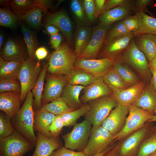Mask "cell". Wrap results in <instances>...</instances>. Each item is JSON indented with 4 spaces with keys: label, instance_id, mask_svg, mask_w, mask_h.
Segmentation results:
<instances>
[{
    "label": "cell",
    "instance_id": "obj_1",
    "mask_svg": "<svg viewBox=\"0 0 156 156\" xmlns=\"http://www.w3.org/2000/svg\"><path fill=\"white\" fill-rule=\"evenodd\" d=\"M76 59L73 47L67 42H63L51 55L47 71L53 75L67 76L73 68Z\"/></svg>",
    "mask_w": 156,
    "mask_h": 156
},
{
    "label": "cell",
    "instance_id": "obj_2",
    "mask_svg": "<svg viewBox=\"0 0 156 156\" xmlns=\"http://www.w3.org/2000/svg\"><path fill=\"white\" fill-rule=\"evenodd\" d=\"M33 96L32 92L30 91L18 113L12 120V125L15 129L35 146L37 142V136L34 132Z\"/></svg>",
    "mask_w": 156,
    "mask_h": 156
},
{
    "label": "cell",
    "instance_id": "obj_3",
    "mask_svg": "<svg viewBox=\"0 0 156 156\" xmlns=\"http://www.w3.org/2000/svg\"><path fill=\"white\" fill-rule=\"evenodd\" d=\"M39 61L29 57L22 62L18 75L21 88V102L25 99L37 80L42 68Z\"/></svg>",
    "mask_w": 156,
    "mask_h": 156
},
{
    "label": "cell",
    "instance_id": "obj_4",
    "mask_svg": "<svg viewBox=\"0 0 156 156\" xmlns=\"http://www.w3.org/2000/svg\"><path fill=\"white\" fill-rule=\"evenodd\" d=\"M92 128L91 123L86 119L75 124L70 132L62 136L64 147L78 152L83 151L88 144Z\"/></svg>",
    "mask_w": 156,
    "mask_h": 156
},
{
    "label": "cell",
    "instance_id": "obj_5",
    "mask_svg": "<svg viewBox=\"0 0 156 156\" xmlns=\"http://www.w3.org/2000/svg\"><path fill=\"white\" fill-rule=\"evenodd\" d=\"M90 109L85 115L86 119L93 127L101 125L111 111L118 105L116 100L111 95L102 97L88 103Z\"/></svg>",
    "mask_w": 156,
    "mask_h": 156
},
{
    "label": "cell",
    "instance_id": "obj_6",
    "mask_svg": "<svg viewBox=\"0 0 156 156\" xmlns=\"http://www.w3.org/2000/svg\"><path fill=\"white\" fill-rule=\"evenodd\" d=\"M34 146L15 130L9 136L0 138V156H23Z\"/></svg>",
    "mask_w": 156,
    "mask_h": 156
},
{
    "label": "cell",
    "instance_id": "obj_7",
    "mask_svg": "<svg viewBox=\"0 0 156 156\" xmlns=\"http://www.w3.org/2000/svg\"><path fill=\"white\" fill-rule=\"evenodd\" d=\"M129 114L126 118L125 125L121 131L114 136V141L126 137L141 128L156 114L133 105L129 106Z\"/></svg>",
    "mask_w": 156,
    "mask_h": 156
},
{
    "label": "cell",
    "instance_id": "obj_8",
    "mask_svg": "<svg viewBox=\"0 0 156 156\" xmlns=\"http://www.w3.org/2000/svg\"><path fill=\"white\" fill-rule=\"evenodd\" d=\"M118 59L130 66L145 78L149 79L151 78V72L146 58L136 45L134 38Z\"/></svg>",
    "mask_w": 156,
    "mask_h": 156
},
{
    "label": "cell",
    "instance_id": "obj_9",
    "mask_svg": "<svg viewBox=\"0 0 156 156\" xmlns=\"http://www.w3.org/2000/svg\"><path fill=\"white\" fill-rule=\"evenodd\" d=\"M114 136L101 125L92 126L88 144L82 152L86 156H94L113 144Z\"/></svg>",
    "mask_w": 156,
    "mask_h": 156
},
{
    "label": "cell",
    "instance_id": "obj_10",
    "mask_svg": "<svg viewBox=\"0 0 156 156\" xmlns=\"http://www.w3.org/2000/svg\"><path fill=\"white\" fill-rule=\"evenodd\" d=\"M152 122H147L143 126L128 135L119 145V156H136L140 145L151 130Z\"/></svg>",
    "mask_w": 156,
    "mask_h": 156
},
{
    "label": "cell",
    "instance_id": "obj_11",
    "mask_svg": "<svg viewBox=\"0 0 156 156\" xmlns=\"http://www.w3.org/2000/svg\"><path fill=\"white\" fill-rule=\"evenodd\" d=\"M110 26L103 23L99 22L92 29L91 37L88 45L77 58L96 59L104 44L106 36Z\"/></svg>",
    "mask_w": 156,
    "mask_h": 156
},
{
    "label": "cell",
    "instance_id": "obj_12",
    "mask_svg": "<svg viewBox=\"0 0 156 156\" xmlns=\"http://www.w3.org/2000/svg\"><path fill=\"white\" fill-rule=\"evenodd\" d=\"M134 32L114 38L104 44L99 53L97 58H107L114 61L128 47L131 39L135 36Z\"/></svg>",
    "mask_w": 156,
    "mask_h": 156
},
{
    "label": "cell",
    "instance_id": "obj_13",
    "mask_svg": "<svg viewBox=\"0 0 156 156\" xmlns=\"http://www.w3.org/2000/svg\"><path fill=\"white\" fill-rule=\"evenodd\" d=\"M114 61L107 58L87 59L77 58L73 68L81 69L98 76H103L112 69Z\"/></svg>",
    "mask_w": 156,
    "mask_h": 156
},
{
    "label": "cell",
    "instance_id": "obj_14",
    "mask_svg": "<svg viewBox=\"0 0 156 156\" xmlns=\"http://www.w3.org/2000/svg\"><path fill=\"white\" fill-rule=\"evenodd\" d=\"M46 26L53 25L56 27L65 37L66 42L73 47V28L72 22L67 13L63 10L49 13L46 18Z\"/></svg>",
    "mask_w": 156,
    "mask_h": 156
},
{
    "label": "cell",
    "instance_id": "obj_15",
    "mask_svg": "<svg viewBox=\"0 0 156 156\" xmlns=\"http://www.w3.org/2000/svg\"><path fill=\"white\" fill-rule=\"evenodd\" d=\"M129 111V107L118 104L103 121L101 126L114 136L124 127Z\"/></svg>",
    "mask_w": 156,
    "mask_h": 156
},
{
    "label": "cell",
    "instance_id": "obj_16",
    "mask_svg": "<svg viewBox=\"0 0 156 156\" xmlns=\"http://www.w3.org/2000/svg\"><path fill=\"white\" fill-rule=\"evenodd\" d=\"M46 83L42 94V100L44 103L61 97L64 88L68 83L67 77L64 75H47Z\"/></svg>",
    "mask_w": 156,
    "mask_h": 156
},
{
    "label": "cell",
    "instance_id": "obj_17",
    "mask_svg": "<svg viewBox=\"0 0 156 156\" xmlns=\"http://www.w3.org/2000/svg\"><path fill=\"white\" fill-rule=\"evenodd\" d=\"M145 86L143 82L127 88L112 91L111 95L116 101L118 104L129 107L133 105L141 94Z\"/></svg>",
    "mask_w": 156,
    "mask_h": 156
},
{
    "label": "cell",
    "instance_id": "obj_18",
    "mask_svg": "<svg viewBox=\"0 0 156 156\" xmlns=\"http://www.w3.org/2000/svg\"><path fill=\"white\" fill-rule=\"evenodd\" d=\"M27 51L22 41L10 38L1 52L0 57L6 61H23L27 58Z\"/></svg>",
    "mask_w": 156,
    "mask_h": 156
},
{
    "label": "cell",
    "instance_id": "obj_19",
    "mask_svg": "<svg viewBox=\"0 0 156 156\" xmlns=\"http://www.w3.org/2000/svg\"><path fill=\"white\" fill-rule=\"evenodd\" d=\"M83 89L84 93L80 100L83 104L102 97L110 95L112 92L104 82L103 76L99 77Z\"/></svg>",
    "mask_w": 156,
    "mask_h": 156
},
{
    "label": "cell",
    "instance_id": "obj_20",
    "mask_svg": "<svg viewBox=\"0 0 156 156\" xmlns=\"http://www.w3.org/2000/svg\"><path fill=\"white\" fill-rule=\"evenodd\" d=\"M21 92H9L0 94V109L13 119L19 110Z\"/></svg>",
    "mask_w": 156,
    "mask_h": 156
},
{
    "label": "cell",
    "instance_id": "obj_21",
    "mask_svg": "<svg viewBox=\"0 0 156 156\" xmlns=\"http://www.w3.org/2000/svg\"><path fill=\"white\" fill-rule=\"evenodd\" d=\"M36 146L32 156H50L54 151L62 145L59 136L48 138L38 132Z\"/></svg>",
    "mask_w": 156,
    "mask_h": 156
},
{
    "label": "cell",
    "instance_id": "obj_22",
    "mask_svg": "<svg viewBox=\"0 0 156 156\" xmlns=\"http://www.w3.org/2000/svg\"><path fill=\"white\" fill-rule=\"evenodd\" d=\"M55 116L42 107L37 109L34 113V130L48 138L53 137L50 128Z\"/></svg>",
    "mask_w": 156,
    "mask_h": 156
},
{
    "label": "cell",
    "instance_id": "obj_23",
    "mask_svg": "<svg viewBox=\"0 0 156 156\" xmlns=\"http://www.w3.org/2000/svg\"><path fill=\"white\" fill-rule=\"evenodd\" d=\"M138 48L144 54L150 62L156 56V36L150 34H141L134 37Z\"/></svg>",
    "mask_w": 156,
    "mask_h": 156
},
{
    "label": "cell",
    "instance_id": "obj_24",
    "mask_svg": "<svg viewBox=\"0 0 156 156\" xmlns=\"http://www.w3.org/2000/svg\"><path fill=\"white\" fill-rule=\"evenodd\" d=\"M85 87L67 83L64 87L61 97L69 107L74 110L77 109L83 105L79 99V95Z\"/></svg>",
    "mask_w": 156,
    "mask_h": 156
},
{
    "label": "cell",
    "instance_id": "obj_25",
    "mask_svg": "<svg viewBox=\"0 0 156 156\" xmlns=\"http://www.w3.org/2000/svg\"><path fill=\"white\" fill-rule=\"evenodd\" d=\"M133 105L156 114V92L151 85L145 86L141 94Z\"/></svg>",
    "mask_w": 156,
    "mask_h": 156
},
{
    "label": "cell",
    "instance_id": "obj_26",
    "mask_svg": "<svg viewBox=\"0 0 156 156\" xmlns=\"http://www.w3.org/2000/svg\"><path fill=\"white\" fill-rule=\"evenodd\" d=\"M92 29L89 26H83L77 28L75 34L74 43L76 58L88 45L91 37Z\"/></svg>",
    "mask_w": 156,
    "mask_h": 156
},
{
    "label": "cell",
    "instance_id": "obj_27",
    "mask_svg": "<svg viewBox=\"0 0 156 156\" xmlns=\"http://www.w3.org/2000/svg\"><path fill=\"white\" fill-rule=\"evenodd\" d=\"M0 60V79L18 80L19 73L23 61H6L1 57Z\"/></svg>",
    "mask_w": 156,
    "mask_h": 156
},
{
    "label": "cell",
    "instance_id": "obj_28",
    "mask_svg": "<svg viewBox=\"0 0 156 156\" xmlns=\"http://www.w3.org/2000/svg\"><path fill=\"white\" fill-rule=\"evenodd\" d=\"M66 77L68 82L69 84L86 87L100 76L95 75L81 69L73 68L69 75Z\"/></svg>",
    "mask_w": 156,
    "mask_h": 156
},
{
    "label": "cell",
    "instance_id": "obj_29",
    "mask_svg": "<svg viewBox=\"0 0 156 156\" xmlns=\"http://www.w3.org/2000/svg\"><path fill=\"white\" fill-rule=\"evenodd\" d=\"M131 10L127 8L118 6L105 11L99 17V22L110 25L114 22L122 20L128 16Z\"/></svg>",
    "mask_w": 156,
    "mask_h": 156
},
{
    "label": "cell",
    "instance_id": "obj_30",
    "mask_svg": "<svg viewBox=\"0 0 156 156\" xmlns=\"http://www.w3.org/2000/svg\"><path fill=\"white\" fill-rule=\"evenodd\" d=\"M156 150V125L141 143L136 156H148Z\"/></svg>",
    "mask_w": 156,
    "mask_h": 156
},
{
    "label": "cell",
    "instance_id": "obj_31",
    "mask_svg": "<svg viewBox=\"0 0 156 156\" xmlns=\"http://www.w3.org/2000/svg\"><path fill=\"white\" fill-rule=\"evenodd\" d=\"M139 21V29L135 36L141 34H150L156 36V18L148 16L144 12L136 14Z\"/></svg>",
    "mask_w": 156,
    "mask_h": 156
},
{
    "label": "cell",
    "instance_id": "obj_32",
    "mask_svg": "<svg viewBox=\"0 0 156 156\" xmlns=\"http://www.w3.org/2000/svg\"><path fill=\"white\" fill-rule=\"evenodd\" d=\"M114 69L118 73L128 87L139 83L138 78L135 74L127 66L120 62L114 61Z\"/></svg>",
    "mask_w": 156,
    "mask_h": 156
},
{
    "label": "cell",
    "instance_id": "obj_33",
    "mask_svg": "<svg viewBox=\"0 0 156 156\" xmlns=\"http://www.w3.org/2000/svg\"><path fill=\"white\" fill-rule=\"evenodd\" d=\"M21 30L29 57L35 59V50L38 44L36 33L25 25H22Z\"/></svg>",
    "mask_w": 156,
    "mask_h": 156
},
{
    "label": "cell",
    "instance_id": "obj_34",
    "mask_svg": "<svg viewBox=\"0 0 156 156\" xmlns=\"http://www.w3.org/2000/svg\"><path fill=\"white\" fill-rule=\"evenodd\" d=\"M42 12L40 8L36 6L33 8L25 14L18 16L21 20L24 22L31 28L36 29L41 25Z\"/></svg>",
    "mask_w": 156,
    "mask_h": 156
},
{
    "label": "cell",
    "instance_id": "obj_35",
    "mask_svg": "<svg viewBox=\"0 0 156 156\" xmlns=\"http://www.w3.org/2000/svg\"><path fill=\"white\" fill-rule=\"evenodd\" d=\"M48 63L44 64L37 80L32 89V93L34 97V104L37 109L40 108L42 97L43 85Z\"/></svg>",
    "mask_w": 156,
    "mask_h": 156
},
{
    "label": "cell",
    "instance_id": "obj_36",
    "mask_svg": "<svg viewBox=\"0 0 156 156\" xmlns=\"http://www.w3.org/2000/svg\"><path fill=\"white\" fill-rule=\"evenodd\" d=\"M103 77L104 82L112 92L128 88L113 67L103 75Z\"/></svg>",
    "mask_w": 156,
    "mask_h": 156
},
{
    "label": "cell",
    "instance_id": "obj_37",
    "mask_svg": "<svg viewBox=\"0 0 156 156\" xmlns=\"http://www.w3.org/2000/svg\"><path fill=\"white\" fill-rule=\"evenodd\" d=\"M70 8L75 18L77 28L83 26H89L86 16L83 0H72Z\"/></svg>",
    "mask_w": 156,
    "mask_h": 156
},
{
    "label": "cell",
    "instance_id": "obj_38",
    "mask_svg": "<svg viewBox=\"0 0 156 156\" xmlns=\"http://www.w3.org/2000/svg\"><path fill=\"white\" fill-rule=\"evenodd\" d=\"M90 109V106L88 103L83 104L77 109L61 115L64 126L70 127L74 126L76 123L77 120L81 116H85Z\"/></svg>",
    "mask_w": 156,
    "mask_h": 156
},
{
    "label": "cell",
    "instance_id": "obj_39",
    "mask_svg": "<svg viewBox=\"0 0 156 156\" xmlns=\"http://www.w3.org/2000/svg\"><path fill=\"white\" fill-rule=\"evenodd\" d=\"M21 20L18 16L12 12L10 7L0 8V25L10 28H16Z\"/></svg>",
    "mask_w": 156,
    "mask_h": 156
},
{
    "label": "cell",
    "instance_id": "obj_40",
    "mask_svg": "<svg viewBox=\"0 0 156 156\" xmlns=\"http://www.w3.org/2000/svg\"><path fill=\"white\" fill-rule=\"evenodd\" d=\"M41 107L56 116L75 110L69 107L61 97L44 105Z\"/></svg>",
    "mask_w": 156,
    "mask_h": 156
},
{
    "label": "cell",
    "instance_id": "obj_41",
    "mask_svg": "<svg viewBox=\"0 0 156 156\" xmlns=\"http://www.w3.org/2000/svg\"><path fill=\"white\" fill-rule=\"evenodd\" d=\"M10 8L16 15H22L33 8L38 6L34 0H9Z\"/></svg>",
    "mask_w": 156,
    "mask_h": 156
},
{
    "label": "cell",
    "instance_id": "obj_42",
    "mask_svg": "<svg viewBox=\"0 0 156 156\" xmlns=\"http://www.w3.org/2000/svg\"><path fill=\"white\" fill-rule=\"evenodd\" d=\"M130 33L126 28L122 20L119 21L111 29H109L106 36L104 44L114 38L126 35Z\"/></svg>",
    "mask_w": 156,
    "mask_h": 156
},
{
    "label": "cell",
    "instance_id": "obj_43",
    "mask_svg": "<svg viewBox=\"0 0 156 156\" xmlns=\"http://www.w3.org/2000/svg\"><path fill=\"white\" fill-rule=\"evenodd\" d=\"M10 119V118L6 114L0 113V138L9 136L15 130L11 123Z\"/></svg>",
    "mask_w": 156,
    "mask_h": 156
},
{
    "label": "cell",
    "instance_id": "obj_44",
    "mask_svg": "<svg viewBox=\"0 0 156 156\" xmlns=\"http://www.w3.org/2000/svg\"><path fill=\"white\" fill-rule=\"evenodd\" d=\"M21 85L18 80L0 79V93L9 92L21 91Z\"/></svg>",
    "mask_w": 156,
    "mask_h": 156
},
{
    "label": "cell",
    "instance_id": "obj_45",
    "mask_svg": "<svg viewBox=\"0 0 156 156\" xmlns=\"http://www.w3.org/2000/svg\"><path fill=\"white\" fill-rule=\"evenodd\" d=\"M135 1L131 0H107L105 5V11H107L114 8L122 6L133 10Z\"/></svg>",
    "mask_w": 156,
    "mask_h": 156
},
{
    "label": "cell",
    "instance_id": "obj_46",
    "mask_svg": "<svg viewBox=\"0 0 156 156\" xmlns=\"http://www.w3.org/2000/svg\"><path fill=\"white\" fill-rule=\"evenodd\" d=\"M122 21L129 32L135 33L139 29V19L136 14L133 16H128L123 20Z\"/></svg>",
    "mask_w": 156,
    "mask_h": 156
},
{
    "label": "cell",
    "instance_id": "obj_47",
    "mask_svg": "<svg viewBox=\"0 0 156 156\" xmlns=\"http://www.w3.org/2000/svg\"><path fill=\"white\" fill-rule=\"evenodd\" d=\"M83 3L86 17L89 23L94 22L95 16L94 0H83Z\"/></svg>",
    "mask_w": 156,
    "mask_h": 156
},
{
    "label": "cell",
    "instance_id": "obj_48",
    "mask_svg": "<svg viewBox=\"0 0 156 156\" xmlns=\"http://www.w3.org/2000/svg\"><path fill=\"white\" fill-rule=\"evenodd\" d=\"M64 126H65L64 123L61 116H56L50 128V131L52 136H59Z\"/></svg>",
    "mask_w": 156,
    "mask_h": 156
},
{
    "label": "cell",
    "instance_id": "obj_49",
    "mask_svg": "<svg viewBox=\"0 0 156 156\" xmlns=\"http://www.w3.org/2000/svg\"><path fill=\"white\" fill-rule=\"evenodd\" d=\"M50 156H86L82 152H76L62 146L54 151Z\"/></svg>",
    "mask_w": 156,
    "mask_h": 156
},
{
    "label": "cell",
    "instance_id": "obj_50",
    "mask_svg": "<svg viewBox=\"0 0 156 156\" xmlns=\"http://www.w3.org/2000/svg\"><path fill=\"white\" fill-rule=\"evenodd\" d=\"M154 1L152 0H137L135 1L133 10L136 14L144 10L148 6L151 5Z\"/></svg>",
    "mask_w": 156,
    "mask_h": 156
},
{
    "label": "cell",
    "instance_id": "obj_51",
    "mask_svg": "<svg viewBox=\"0 0 156 156\" xmlns=\"http://www.w3.org/2000/svg\"><path fill=\"white\" fill-rule=\"evenodd\" d=\"M38 7L42 10L44 14H48L49 9L53 8V1L50 0H35Z\"/></svg>",
    "mask_w": 156,
    "mask_h": 156
},
{
    "label": "cell",
    "instance_id": "obj_52",
    "mask_svg": "<svg viewBox=\"0 0 156 156\" xmlns=\"http://www.w3.org/2000/svg\"><path fill=\"white\" fill-rule=\"evenodd\" d=\"M95 3V16L97 18L105 11V5L106 0H94Z\"/></svg>",
    "mask_w": 156,
    "mask_h": 156
},
{
    "label": "cell",
    "instance_id": "obj_53",
    "mask_svg": "<svg viewBox=\"0 0 156 156\" xmlns=\"http://www.w3.org/2000/svg\"><path fill=\"white\" fill-rule=\"evenodd\" d=\"M62 36L59 33L51 36L50 42L52 47L55 50L61 44Z\"/></svg>",
    "mask_w": 156,
    "mask_h": 156
},
{
    "label": "cell",
    "instance_id": "obj_54",
    "mask_svg": "<svg viewBox=\"0 0 156 156\" xmlns=\"http://www.w3.org/2000/svg\"><path fill=\"white\" fill-rule=\"evenodd\" d=\"M48 54V52L47 49L43 47L38 48L35 52V55L38 60L39 61L45 58Z\"/></svg>",
    "mask_w": 156,
    "mask_h": 156
},
{
    "label": "cell",
    "instance_id": "obj_55",
    "mask_svg": "<svg viewBox=\"0 0 156 156\" xmlns=\"http://www.w3.org/2000/svg\"><path fill=\"white\" fill-rule=\"evenodd\" d=\"M46 31L50 36L58 34L60 31L58 28L53 25H46Z\"/></svg>",
    "mask_w": 156,
    "mask_h": 156
},
{
    "label": "cell",
    "instance_id": "obj_56",
    "mask_svg": "<svg viewBox=\"0 0 156 156\" xmlns=\"http://www.w3.org/2000/svg\"><path fill=\"white\" fill-rule=\"evenodd\" d=\"M119 145L114 146L113 148L103 156H119L118 152Z\"/></svg>",
    "mask_w": 156,
    "mask_h": 156
},
{
    "label": "cell",
    "instance_id": "obj_57",
    "mask_svg": "<svg viewBox=\"0 0 156 156\" xmlns=\"http://www.w3.org/2000/svg\"><path fill=\"white\" fill-rule=\"evenodd\" d=\"M149 66L151 73H156V56L149 62Z\"/></svg>",
    "mask_w": 156,
    "mask_h": 156
},
{
    "label": "cell",
    "instance_id": "obj_58",
    "mask_svg": "<svg viewBox=\"0 0 156 156\" xmlns=\"http://www.w3.org/2000/svg\"><path fill=\"white\" fill-rule=\"evenodd\" d=\"M153 76L151 80V85L154 90L156 92V73H152Z\"/></svg>",
    "mask_w": 156,
    "mask_h": 156
},
{
    "label": "cell",
    "instance_id": "obj_59",
    "mask_svg": "<svg viewBox=\"0 0 156 156\" xmlns=\"http://www.w3.org/2000/svg\"><path fill=\"white\" fill-rule=\"evenodd\" d=\"M114 145L113 144H112L111 145L109 146L106 149L104 150L102 152L96 154L94 156H103L106 153L111 150L114 146Z\"/></svg>",
    "mask_w": 156,
    "mask_h": 156
},
{
    "label": "cell",
    "instance_id": "obj_60",
    "mask_svg": "<svg viewBox=\"0 0 156 156\" xmlns=\"http://www.w3.org/2000/svg\"><path fill=\"white\" fill-rule=\"evenodd\" d=\"M0 5L3 6L5 8L10 7V3L9 0L0 1Z\"/></svg>",
    "mask_w": 156,
    "mask_h": 156
},
{
    "label": "cell",
    "instance_id": "obj_61",
    "mask_svg": "<svg viewBox=\"0 0 156 156\" xmlns=\"http://www.w3.org/2000/svg\"><path fill=\"white\" fill-rule=\"evenodd\" d=\"M156 121V115L153 116L151 118L148 120L147 122H153Z\"/></svg>",
    "mask_w": 156,
    "mask_h": 156
},
{
    "label": "cell",
    "instance_id": "obj_62",
    "mask_svg": "<svg viewBox=\"0 0 156 156\" xmlns=\"http://www.w3.org/2000/svg\"><path fill=\"white\" fill-rule=\"evenodd\" d=\"M3 35L1 33L0 34V48H1L3 43Z\"/></svg>",
    "mask_w": 156,
    "mask_h": 156
},
{
    "label": "cell",
    "instance_id": "obj_63",
    "mask_svg": "<svg viewBox=\"0 0 156 156\" xmlns=\"http://www.w3.org/2000/svg\"><path fill=\"white\" fill-rule=\"evenodd\" d=\"M148 156H156V150Z\"/></svg>",
    "mask_w": 156,
    "mask_h": 156
}]
</instances>
